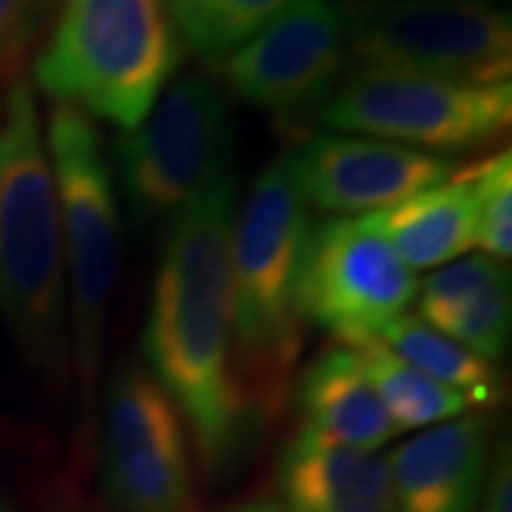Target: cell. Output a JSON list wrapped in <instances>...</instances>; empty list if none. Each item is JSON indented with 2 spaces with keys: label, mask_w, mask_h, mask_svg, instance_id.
I'll return each mask as SVG.
<instances>
[{
  "label": "cell",
  "mask_w": 512,
  "mask_h": 512,
  "mask_svg": "<svg viewBox=\"0 0 512 512\" xmlns=\"http://www.w3.org/2000/svg\"><path fill=\"white\" fill-rule=\"evenodd\" d=\"M319 117L342 134L390 140L447 157L490 146L510 131L512 86L348 72Z\"/></svg>",
  "instance_id": "obj_8"
},
{
  "label": "cell",
  "mask_w": 512,
  "mask_h": 512,
  "mask_svg": "<svg viewBox=\"0 0 512 512\" xmlns=\"http://www.w3.org/2000/svg\"><path fill=\"white\" fill-rule=\"evenodd\" d=\"M342 15L348 72L510 83L512 20L493 0H359Z\"/></svg>",
  "instance_id": "obj_7"
},
{
  "label": "cell",
  "mask_w": 512,
  "mask_h": 512,
  "mask_svg": "<svg viewBox=\"0 0 512 512\" xmlns=\"http://www.w3.org/2000/svg\"><path fill=\"white\" fill-rule=\"evenodd\" d=\"M476 248L495 262L512 256L510 148L476 163Z\"/></svg>",
  "instance_id": "obj_21"
},
{
  "label": "cell",
  "mask_w": 512,
  "mask_h": 512,
  "mask_svg": "<svg viewBox=\"0 0 512 512\" xmlns=\"http://www.w3.org/2000/svg\"><path fill=\"white\" fill-rule=\"evenodd\" d=\"M276 493L279 512H390V473L379 453L299 427L276 458Z\"/></svg>",
  "instance_id": "obj_14"
},
{
  "label": "cell",
  "mask_w": 512,
  "mask_h": 512,
  "mask_svg": "<svg viewBox=\"0 0 512 512\" xmlns=\"http://www.w3.org/2000/svg\"><path fill=\"white\" fill-rule=\"evenodd\" d=\"M419 279L404 265L373 217H330L308 228L296 308L302 325L328 333L333 345L379 342L416 302Z\"/></svg>",
  "instance_id": "obj_9"
},
{
  "label": "cell",
  "mask_w": 512,
  "mask_h": 512,
  "mask_svg": "<svg viewBox=\"0 0 512 512\" xmlns=\"http://www.w3.org/2000/svg\"><path fill=\"white\" fill-rule=\"evenodd\" d=\"M421 322L456 339L487 362L510 350L512 279L504 262L461 256L430 274L416 291Z\"/></svg>",
  "instance_id": "obj_15"
},
{
  "label": "cell",
  "mask_w": 512,
  "mask_h": 512,
  "mask_svg": "<svg viewBox=\"0 0 512 512\" xmlns=\"http://www.w3.org/2000/svg\"><path fill=\"white\" fill-rule=\"evenodd\" d=\"M370 217L413 274L456 262L476 248V163Z\"/></svg>",
  "instance_id": "obj_17"
},
{
  "label": "cell",
  "mask_w": 512,
  "mask_h": 512,
  "mask_svg": "<svg viewBox=\"0 0 512 512\" xmlns=\"http://www.w3.org/2000/svg\"><path fill=\"white\" fill-rule=\"evenodd\" d=\"M288 404L302 421L299 427L353 450L376 453L396 439V427L353 348L333 345L302 367Z\"/></svg>",
  "instance_id": "obj_16"
},
{
  "label": "cell",
  "mask_w": 512,
  "mask_h": 512,
  "mask_svg": "<svg viewBox=\"0 0 512 512\" xmlns=\"http://www.w3.org/2000/svg\"><path fill=\"white\" fill-rule=\"evenodd\" d=\"M103 493L117 512H194L191 436L143 365L111 376L103 407Z\"/></svg>",
  "instance_id": "obj_10"
},
{
  "label": "cell",
  "mask_w": 512,
  "mask_h": 512,
  "mask_svg": "<svg viewBox=\"0 0 512 512\" xmlns=\"http://www.w3.org/2000/svg\"><path fill=\"white\" fill-rule=\"evenodd\" d=\"M165 0H57L35 57V83L55 103L134 131L183 63Z\"/></svg>",
  "instance_id": "obj_4"
},
{
  "label": "cell",
  "mask_w": 512,
  "mask_h": 512,
  "mask_svg": "<svg viewBox=\"0 0 512 512\" xmlns=\"http://www.w3.org/2000/svg\"><path fill=\"white\" fill-rule=\"evenodd\" d=\"M308 228L311 208L282 154L254 180L231 237L234 370L262 427L288 410L305 342L296 279Z\"/></svg>",
  "instance_id": "obj_3"
},
{
  "label": "cell",
  "mask_w": 512,
  "mask_h": 512,
  "mask_svg": "<svg viewBox=\"0 0 512 512\" xmlns=\"http://www.w3.org/2000/svg\"><path fill=\"white\" fill-rule=\"evenodd\" d=\"M46 148L63 225L72 367L83 404L92 407L103 370L111 296L120 274L117 183L103 134L83 111L55 103Z\"/></svg>",
  "instance_id": "obj_5"
},
{
  "label": "cell",
  "mask_w": 512,
  "mask_h": 512,
  "mask_svg": "<svg viewBox=\"0 0 512 512\" xmlns=\"http://www.w3.org/2000/svg\"><path fill=\"white\" fill-rule=\"evenodd\" d=\"M220 69L245 103L268 111L279 126L302 128L348 74L345 15L330 0H299Z\"/></svg>",
  "instance_id": "obj_11"
},
{
  "label": "cell",
  "mask_w": 512,
  "mask_h": 512,
  "mask_svg": "<svg viewBox=\"0 0 512 512\" xmlns=\"http://www.w3.org/2000/svg\"><path fill=\"white\" fill-rule=\"evenodd\" d=\"M237 171L211 185L163 231L143 362L185 419L202 476H234L262 424L239 387L231 348V237Z\"/></svg>",
  "instance_id": "obj_1"
},
{
  "label": "cell",
  "mask_w": 512,
  "mask_h": 512,
  "mask_svg": "<svg viewBox=\"0 0 512 512\" xmlns=\"http://www.w3.org/2000/svg\"><path fill=\"white\" fill-rule=\"evenodd\" d=\"M379 342L430 379L461 393L473 407H498L507 396L504 379L493 362L458 345L441 330L430 328L413 313H404L393 325H387Z\"/></svg>",
  "instance_id": "obj_18"
},
{
  "label": "cell",
  "mask_w": 512,
  "mask_h": 512,
  "mask_svg": "<svg viewBox=\"0 0 512 512\" xmlns=\"http://www.w3.org/2000/svg\"><path fill=\"white\" fill-rule=\"evenodd\" d=\"M211 512H279V507H276V501H268V498H242V501L225 504Z\"/></svg>",
  "instance_id": "obj_24"
},
{
  "label": "cell",
  "mask_w": 512,
  "mask_h": 512,
  "mask_svg": "<svg viewBox=\"0 0 512 512\" xmlns=\"http://www.w3.org/2000/svg\"><path fill=\"white\" fill-rule=\"evenodd\" d=\"M288 160L305 205L330 217L379 214L453 174L450 157L342 131L311 134Z\"/></svg>",
  "instance_id": "obj_12"
},
{
  "label": "cell",
  "mask_w": 512,
  "mask_h": 512,
  "mask_svg": "<svg viewBox=\"0 0 512 512\" xmlns=\"http://www.w3.org/2000/svg\"><path fill=\"white\" fill-rule=\"evenodd\" d=\"M74 512H89V510H74Z\"/></svg>",
  "instance_id": "obj_26"
},
{
  "label": "cell",
  "mask_w": 512,
  "mask_h": 512,
  "mask_svg": "<svg viewBox=\"0 0 512 512\" xmlns=\"http://www.w3.org/2000/svg\"><path fill=\"white\" fill-rule=\"evenodd\" d=\"M359 356L396 427V436L467 416V410L473 407L461 393L430 379L419 367L404 362L399 353L384 348L382 342L359 348Z\"/></svg>",
  "instance_id": "obj_19"
},
{
  "label": "cell",
  "mask_w": 512,
  "mask_h": 512,
  "mask_svg": "<svg viewBox=\"0 0 512 512\" xmlns=\"http://www.w3.org/2000/svg\"><path fill=\"white\" fill-rule=\"evenodd\" d=\"M487 416H458L421 430L387 461L390 512H473L493 456Z\"/></svg>",
  "instance_id": "obj_13"
},
{
  "label": "cell",
  "mask_w": 512,
  "mask_h": 512,
  "mask_svg": "<svg viewBox=\"0 0 512 512\" xmlns=\"http://www.w3.org/2000/svg\"><path fill=\"white\" fill-rule=\"evenodd\" d=\"M0 512H15V510H9V507H0Z\"/></svg>",
  "instance_id": "obj_25"
},
{
  "label": "cell",
  "mask_w": 512,
  "mask_h": 512,
  "mask_svg": "<svg viewBox=\"0 0 512 512\" xmlns=\"http://www.w3.org/2000/svg\"><path fill=\"white\" fill-rule=\"evenodd\" d=\"M296 3L299 0H165L183 46L217 66Z\"/></svg>",
  "instance_id": "obj_20"
},
{
  "label": "cell",
  "mask_w": 512,
  "mask_h": 512,
  "mask_svg": "<svg viewBox=\"0 0 512 512\" xmlns=\"http://www.w3.org/2000/svg\"><path fill=\"white\" fill-rule=\"evenodd\" d=\"M57 0H0V80H15L46 35Z\"/></svg>",
  "instance_id": "obj_22"
},
{
  "label": "cell",
  "mask_w": 512,
  "mask_h": 512,
  "mask_svg": "<svg viewBox=\"0 0 512 512\" xmlns=\"http://www.w3.org/2000/svg\"><path fill=\"white\" fill-rule=\"evenodd\" d=\"M128 217L165 231L191 202L234 174V120L222 92L200 74L177 80L134 131L111 148Z\"/></svg>",
  "instance_id": "obj_6"
},
{
  "label": "cell",
  "mask_w": 512,
  "mask_h": 512,
  "mask_svg": "<svg viewBox=\"0 0 512 512\" xmlns=\"http://www.w3.org/2000/svg\"><path fill=\"white\" fill-rule=\"evenodd\" d=\"M481 512H512V456L504 439L490 456V467L481 487Z\"/></svg>",
  "instance_id": "obj_23"
},
{
  "label": "cell",
  "mask_w": 512,
  "mask_h": 512,
  "mask_svg": "<svg viewBox=\"0 0 512 512\" xmlns=\"http://www.w3.org/2000/svg\"><path fill=\"white\" fill-rule=\"evenodd\" d=\"M0 316L49 384L69 382L72 328L63 225L35 92L9 80L0 109Z\"/></svg>",
  "instance_id": "obj_2"
}]
</instances>
